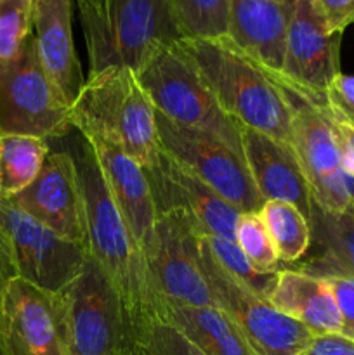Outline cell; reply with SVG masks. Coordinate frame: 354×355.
Instances as JSON below:
<instances>
[{
  "label": "cell",
  "mask_w": 354,
  "mask_h": 355,
  "mask_svg": "<svg viewBox=\"0 0 354 355\" xmlns=\"http://www.w3.org/2000/svg\"><path fill=\"white\" fill-rule=\"evenodd\" d=\"M71 155L85 201L87 252L117 290L137 335L163 318L165 302L153 283L146 253L111 200L90 144L82 137Z\"/></svg>",
  "instance_id": "1"
},
{
  "label": "cell",
  "mask_w": 354,
  "mask_h": 355,
  "mask_svg": "<svg viewBox=\"0 0 354 355\" xmlns=\"http://www.w3.org/2000/svg\"><path fill=\"white\" fill-rule=\"evenodd\" d=\"M179 44L231 120L292 144V104L273 71L229 37L184 38Z\"/></svg>",
  "instance_id": "2"
},
{
  "label": "cell",
  "mask_w": 354,
  "mask_h": 355,
  "mask_svg": "<svg viewBox=\"0 0 354 355\" xmlns=\"http://www.w3.org/2000/svg\"><path fill=\"white\" fill-rule=\"evenodd\" d=\"M78 12L89 76L113 66L137 75L162 49L186 38L170 0H97Z\"/></svg>",
  "instance_id": "3"
},
{
  "label": "cell",
  "mask_w": 354,
  "mask_h": 355,
  "mask_svg": "<svg viewBox=\"0 0 354 355\" xmlns=\"http://www.w3.org/2000/svg\"><path fill=\"white\" fill-rule=\"evenodd\" d=\"M71 127L82 137L120 146L144 170L158 163L156 110L132 69L113 66L90 75L71 104Z\"/></svg>",
  "instance_id": "4"
},
{
  "label": "cell",
  "mask_w": 354,
  "mask_h": 355,
  "mask_svg": "<svg viewBox=\"0 0 354 355\" xmlns=\"http://www.w3.org/2000/svg\"><path fill=\"white\" fill-rule=\"evenodd\" d=\"M52 300L68 355H139L120 297L90 255Z\"/></svg>",
  "instance_id": "5"
},
{
  "label": "cell",
  "mask_w": 354,
  "mask_h": 355,
  "mask_svg": "<svg viewBox=\"0 0 354 355\" xmlns=\"http://www.w3.org/2000/svg\"><path fill=\"white\" fill-rule=\"evenodd\" d=\"M137 78L156 113L177 125L215 135L243 156L242 127L222 111L179 42L162 49Z\"/></svg>",
  "instance_id": "6"
},
{
  "label": "cell",
  "mask_w": 354,
  "mask_h": 355,
  "mask_svg": "<svg viewBox=\"0 0 354 355\" xmlns=\"http://www.w3.org/2000/svg\"><path fill=\"white\" fill-rule=\"evenodd\" d=\"M69 128L71 103L44 69L31 35L16 58L0 62V134L47 141Z\"/></svg>",
  "instance_id": "7"
},
{
  "label": "cell",
  "mask_w": 354,
  "mask_h": 355,
  "mask_svg": "<svg viewBox=\"0 0 354 355\" xmlns=\"http://www.w3.org/2000/svg\"><path fill=\"white\" fill-rule=\"evenodd\" d=\"M198 259L215 305L242 329L259 355H304L316 338L304 324L278 311L264 295L226 272L198 232Z\"/></svg>",
  "instance_id": "8"
},
{
  "label": "cell",
  "mask_w": 354,
  "mask_h": 355,
  "mask_svg": "<svg viewBox=\"0 0 354 355\" xmlns=\"http://www.w3.org/2000/svg\"><path fill=\"white\" fill-rule=\"evenodd\" d=\"M156 128L163 153L242 214L262 208L264 200L250 177L245 159L224 141L207 132L174 123L158 113Z\"/></svg>",
  "instance_id": "9"
},
{
  "label": "cell",
  "mask_w": 354,
  "mask_h": 355,
  "mask_svg": "<svg viewBox=\"0 0 354 355\" xmlns=\"http://www.w3.org/2000/svg\"><path fill=\"white\" fill-rule=\"evenodd\" d=\"M0 232L16 276L47 293H58L75 279L89 255L85 246L58 236L10 200H0Z\"/></svg>",
  "instance_id": "10"
},
{
  "label": "cell",
  "mask_w": 354,
  "mask_h": 355,
  "mask_svg": "<svg viewBox=\"0 0 354 355\" xmlns=\"http://www.w3.org/2000/svg\"><path fill=\"white\" fill-rule=\"evenodd\" d=\"M274 78L287 90L292 104V146L302 166L312 203L328 214H339L349 208L347 173L344 172L330 125L318 104L304 92L292 87L273 73Z\"/></svg>",
  "instance_id": "11"
},
{
  "label": "cell",
  "mask_w": 354,
  "mask_h": 355,
  "mask_svg": "<svg viewBox=\"0 0 354 355\" xmlns=\"http://www.w3.org/2000/svg\"><path fill=\"white\" fill-rule=\"evenodd\" d=\"M198 232L184 215L158 211L146 259L156 291L167 304L217 307L198 259Z\"/></svg>",
  "instance_id": "12"
},
{
  "label": "cell",
  "mask_w": 354,
  "mask_h": 355,
  "mask_svg": "<svg viewBox=\"0 0 354 355\" xmlns=\"http://www.w3.org/2000/svg\"><path fill=\"white\" fill-rule=\"evenodd\" d=\"M340 38L328 30L314 0H295L285 42L280 78L312 99H325L340 75Z\"/></svg>",
  "instance_id": "13"
},
{
  "label": "cell",
  "mask_w": 354,
  "mask_h": 355,
  "mask_svg": "<svg viewBox=\"0 0 354 355\" xmlns=\"http://www.w3.org/2000/svg\"><path fill=\"white\" fill-rule=\"evenodd\" d=\"M10 201L58 236L87 248L85 201L69 151L49 153L37 179Z\"/></svg>",
  "instance_id": "14"
},
{
  "label": "cell",
  "mask_w": 354,
  "mask_h": 355,
  "mask_svg": "<svg viewBox=\"0 0 354 355\" xmlns=\"http://www.w3.org/2000/svg\"><path fill=\"white\" fill-rule=\"evenodd\" d=\"M0 355H68L52 293L12 277L0 302Z\"/></svg>",
  "instance_id": "15"
},
{
  "label": "cell",
  "mask_w": 354,
  "mask_h": 355,
  "mask_svg": "<svg viewBox=\"0 0 354 355\" xmlns=\"http://www.w3.org/2000/svg\"><path fill=\"white\" fill-rule=\"evenodd\" d=\"M146 175L155 198L156 211H177L203 234L235 241L242 211L174 162L163 149L158 163L146 170Z\"/></svg>",
  "instance_id": "16"
},
{
  "label": "cell",
  "mask_w": 354,
  "mask_h": 355,
  "mask_svg": "<svg viewBox=\"0 0 354 355\" xmlns=\"http://www.w3.org/2000/svg\"><path fill=\"white\" fill-rule=\"evenodd\" d=\"M83 139L96 155L115 207L146 253L153 241L158 217L146 170L120 146L101 137Z\"/></svg>",
  "instance_id": "17"
},
{
  "label": "cell",
  "mask_w": 354,
  "mask_h": 355,
  "mask_svg": "<svg viewBox=\"0 0 354 355\" xmlns=\"http://www.w3.org/2000/svg\"><path fill=\"white\" fill-rule=\"evenodd\" d=\"M242 153L257 191L266 201H285L311 222L312 196L294 146L242 127Z\"/></svg>",
  "instance_id": "18"
},
{
  "label": "cell",
  "mask_w": 354,
  "mask_h": 355,
  "mask_svg": "<svg viewBox=\"0 0 354 355\" xmlns=\"http://www.w3.org/2000/svg\"><path fill=\"white\" fill-rule=\"evenodd\" d=\"M295 0H228L229 38L273 73H281Z\"/></svg>",
  "instance_id": "19"
},
{
  "label": "cell",
  "mask_w": 354,
  "mask_h": 355,
  "mask_svg": "<svg viewBox=\"0 0 354 355\" xmlns=\"http://www.w3.org/2000/svg\"><path fill=\"white\" fill-rule=\"evenodd\" d=\"M35 42L44 69L73 104L83 87L71 30V0H35Z\"/></svg>",
  "instance_id": "20"
},
{
  "label": "cell",
  "mask_w": 354,
  "mask_h": 355,
  "mask_svg": "<svg viewBox=\"0 0 354 355\" xmlns=\"http://www.w3.org/2000/svg\"><path fill=\"white\" fill-rule=\"evenodd\" d=\"M267 300L314 336L342 335V318L328 283L305 270L281 269Z\"/></svg>",
  "instance_id": "21"
},
{
  "label": "cell",
  "mask_w": 354,
  "mask_h": 355,
  "mask_svg": "<svg viewBox=\"0 0 354 355\" xmlns=\"http://www.w3.org/2000/svg\"><path fill=\"white\" fill-rule=\"evenodd\" d=\"M162 319L179 329L205 355H259L235 321L219 307L165 302Z\"/></svg>",
  "instance_id": "22"
},
{
  "label": "cell",
  "mask_w": 354,
  "mask_h": 355,
  "mask_svg": "<svg viewBox=\"0 0 354 355\" xmlns=\"http://www.w3.org/2000/svg\"><path fill=\"white\" fill-rule=\"evenodd\" d=\"M311 231L321 253L301 270L314 276L344 274L354 277V203L339 214L312 207Z\"/></svg>",
  "instance_id": "23"
},
{
  "label": "cell",
  "mask_w": 354,
  "mask_h": 355,
  "mask_svg": "<svg viewBox=\"0 0 354 355\" xmlns=\"http://www.w3.org/2000/svg\"><path fill=\"white\" fill-rule=\"evenodd\" d=\"M51 148L31 135L0 134V200H12L38 177Z\"/></svg>",
  "instance_id": "24"
},
{
  "label": "cell",
  "mask_w": 354,
  "mask_h": 355,
  "mask_svg": "<svg viewBox=\"0 0 354 355\" xmlns=\"http://www.w3.org/2000/svg\"><path fill=\"white\" fill-rule=\"evenodd\" d=\"M281 263L298 262L312 243L311 222L297 207L285 201H266L259 210Z\"/></svg>",
  "instance_id": "25"
},
{
  "label": "cell",
  "mask_w": 354,
  "mask_h": 355,
  "mask_svg": "<svg viewBox=\"0 0 354 355\" xmlns=\"http://www.w3.org/2000/svg\"><path fill=\"white\" fill-rule=\"evenodd\" d=\"M186 38L229 37L228 0H170Z\"/></svg>",
  "instance_id": "26"
},
{
  "label": "cell",
  "mask_w": 354,
  "mask_h": 355,
  "mask_svg": "<svg viewBox=\"0 0 354 355\" xmlns=\"http://www.w3.org/2000/svg\"><path fill=\"white\" fill-rule=\"evenodd\" d=\"M201 238H203L208 252L212 253V257L217 260V263L226 272L233 274L236 279H239L246 286L252 288L253 291L267 298L278 272H260V270H257L233 239L208 236L203 234V232H201Z\"/></svg>",
  "instance_id": "27"
},
{
  "label": "cell",
  "mask_w": 354,
  "mask_h": 355,
  "mask_svg": "<svg viewBox=\"0 0 354 355\" xmlns=\"http://www.w3.org/2000/svg\"><path fill=\"white\" fill-rule=\"evenodd\" d=\"M235 241L257 270L260 272H280L281 270L276 246L259 211L239 215Z\"/></svg>",
  "instance_id": "28"
},
{
  "label": "cell",
  "mask_w": 354,
  "mask_h": 355,
  "mask_svg": "<svg viewBox=\"0 0 354 355\" xmlns=\"http://www.w3.org/2000/svg\"><path fill=\"white\" fill-rule=\"evenodd\" d=\"M33 26L35 0H0V62L19 54Z\"/></svg>",
  "instance_id": "29"
},
{
  "label": "cell",
  "mask_w": 354,
  "mask_h": 355,
  "mask_svg": "<svg viewBox=\"0 0 354 355\" xmlns=\"http://www.w3.org/2000/svg\"><path fill=\"white\" fill-rule=\"evenodd\" d=\"M139 355H205L170 322L160 321L144 326L135 335Z\"/></svg>",
  "instance_id": "30"
},
{
  "label": "cell",
  "mask_w": 354,
  "mask_h": 355,
  "mask_svg": "<svg viewBox=\"0 0 354 355\" xmlns=\"http://www.w3.org/2000/svg\"><path fill=\"white\" fill-rule=\"evenodd\" d=\"M305 96H307V94H305ZM312 101L318 104L321 113L325 114L326 121H328L330 130H332L333 139H335L337 151H339L344 172H346L347 175L354 177V123H351V121L347 120V118H344L339 111L333 110L330 104H326L325 99Z\"/></svg>",
  "instance_id": "31"
},
{
  "label": "cell",
  "mask_w": 354,
  "mask_h": 355,
  "mask_svg": "<svg viewBox=\"0 0 354 355\" xmlns=\"http://www.w3.org/2000/svg\"><path fill=\"white\" fill-rule=\"evenodd\" d=\"M328 283L342 318V336L354 340V277L344 274L319 276Z\"/></svg>",
  "instance_id": "32"
},
{
  "label": "cell",
  "mask_w": 354,
  "mask_h": 355,
  "mask_svg": "<svg viewBox=\"0 0 354 355\" xmlns=\"http://www.w3.org/2000/svg\"><path fill=\"white\" fill-rule=\"evenodd\" d=\"M326 104L354 123V75H337L325 94Z\"/></svg>",
  "instance_id": "33"
},
{
  "label": "cell",
  "mask_w": 354,
  "mask_h": 355,
  "mask_svg": "<svg viewBox=\"0 0 354 355\" xmlns=\"http://www.w3.org/2000/svg\"><path fill=\"white\" fill-rule=\"evenodd\" d=\"M314 3L333 33H344L354 23V0H314Z\"/></svg>",
  "instance_id": "34"
},
{
  "label": "cell",
  "mask_w": 354,
  "mask_h": 355,
  "mask_svg": "<svg viewBox=\"0 0 354 355\" xmlns=\"http://www.w3.org/2000/svg\"><path fill=\"white\" fill-rule=\"evenodd\" d=\"M304 355H354V340L342 335L316 336Z\"/></svg>",
  "instance_id": "35"
},
{
  "label": "cell",
  "mask_w": 354,
  "mask_h": 355,
  "mask_svg": "<svg viewBox=\"0 0 354 355\" xmlns=\"http://www.w3.org/2000/svg\"><path fill=\"white\" fill-rule=\"evenodd\" d=\"M16 276V269H14L12 259H10L9 246H7L6 239H3L2 232H0V302H2L3 290H6L7 283Z\"/></svg>",
  "instance_id": "36"
},
{
  "label": "cell",
  "mask_w": 354,
  "mask_h": 355,
  "mask_svg": "<svg viewBox=\"0 0 354 355\" xmlns=\"http://www.w3.org/2000/svg\"><path fill=\"white\" fill-rule=\"evenodd\" d=\"M97 2V0H76V6H83V3H92Z\"/></svg>",
  "instance_id": "37"
}]
</instances>
